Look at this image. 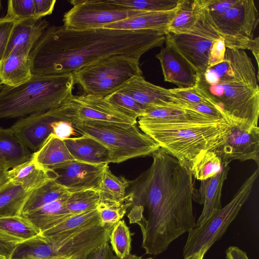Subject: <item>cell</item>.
<instances>
[{
	"label": "cell",
	"mask_w": 259,
	"mask_h": 259,
	"mask_svg": "<svg viewBox=\"0 0 259 259\" xmlns=\"http://www.w3.org/2000/svg\"><path fill=\"white\" fill-rule=\"evenodd\" d=\"M150 167L133 181L134 205L143 210L137 224L146 253L159 254L176 239L196 226L191 170L160 148Z\"/></svg>",
	"instance_id": "cell-1"
},
{
	"label": "cell",
	"mask_w": 259,
	"mask_h": 259,
	"mask_svg": "<svg viewBox=\"0 0 259 259\" xmlns=\"http://www.w3.org/2000/svg\"><path fill=\"white\" fill-rule=\"evenodd\" d=\"M167 33L155 30L100 28L77 30L63 25L49 26L29 55L34 75L73 73L107 57L140 59L162 46Z\"/></svg>",
	"instance_id": "cell-2"
},
{
	"label": "cell",
	"mask_w": 259,
	"mask_h": 259,
	"mask_svg": "<svg viewBox=\"0 0 259 259\" xmlns=\"http://www.w3.org/2000/svg\"><path fill=\"white\" fill-rule=\"evenodd\" d=\"M258 74L243 50L226 48L224 60L198 77L196 87L229 122L258 126Z\"/></svg>",
	"instance_id": "cell-3"
},
{
	"label": "cell",
	"mask_w": 259,
	"mask_h": 259,
	"mask_svg": "<svg viewBox=\"0 0 259 259\" xmlns=\"http://www.w3.org/2000/svg\"><path fill=\"white\" fill-rule=\"evenodd\" d=\"M138 119L140 130L191 171L206 152L225 143L231 126L224 118L194 110L167 120Z\"/></svg>",
	"instance_id": "cell-4"
},
{
	"label": "cell",
	"mask_w": 259,
	"mask_h": 259,
	"mask_svg": "<svg viewBox=\"0 0 259 259\" xmlns=\"http://www.w3.org/2000/svg\"><path fill=\"white\" fill-rule=\"evenodd\" d=\"M73 73L34 75L15 87L0 91V119L24 117L59 106L72 94Z\"/></svg>",
	"instance_id": "cell-5"
},
{
	"label": "cell",
	"mask_w": 259,
	"mask_h": 259,
	"mask_svg": "<svg viewBox=\"0 0 259 259\" xmlns=\"http://www.w3.org/2000/svg\"><path fill=\"white\" fill-rule=\"evenodd\" d=\"M81 135L90 137L109 151L111 163L152 155L160 147L137 124L115 122H81L73 125Z\"/></svg>",
	"instance_id": "cell-6"
},
{
	"label": "cell",
	"mask_w": 259,
	"mask_h": 259,
	"mask_svg": "<svg viewBox=\"0 0 259 259\" xmlns=\"http://www.w3.org/2000/svg\"><path fill=\"white\" fill-rule=\"evenodd\" d=\"M204 4L226 48L247 49L259 21L254 1L205 0Z\"/></svg>",
	"instance_id": "cell-7"
},
{
	"label": "cell",
	"mask_w": 259,
	"mask_h": 259,
	"mask_svg": "<svg viewBox=\"0 0 259 259\" xmlns=\"http://www.w3.org/2000/svg\"><path fill=\"white\" fill-rule=\"evenodd\" d=\"M83 94L105 98L135 76L142 75L140 59L125 55L105 57L72 73Z\"/></svg>",
	"instance_id": "cell-8"
},
{
	"label": "cell",
	"mask_w": 259,
	"mask_h": 259,
	"mask_svg": "<svg viewBox=\"0 0 259 259\" xmlns=\"http://www.w3.org/2000/svg\"><path fill=\"white\" fill-rule=\"evenodd\" d=\"M258 167L244 181L229 203L188 232L187 240L183 250L184 258L202 249L208 250L222 238L248 199L258 178Z\"/></svg>",
	"instance_id": "cell-9"
},
{
	"label": "cell",
	"mask_w": 259,
	"mask_h": 259,
	"mask_svg": "<svg viewBox=\"0 0 259 259\" xmlns=\"http://www.w3.org/2000/svg\"><path fill=\"white\" fill-rule=\"evenodd\" d=\"M221 37L213 25L202 0L200 14L192 28L184 33H168L165 38L196 70L199 76L209 67V53L213 44Z\"/></svg>",
	"instance_id": "cell-10"
},
{
	"label": "cell",
	"mask_w": 259,
	"mask_h": 259,
	"mask_svg": "<svg viewBox=\"0 0 259 259\" xmlns=\"http://www.w3.org/2000/svg\"><path fill=\"white\" fill-rule=\"evenodd\" d=\"M58 120L72 125L81 122L137 123V118L114 106L104 98L92 95H73L59 106L49 110Z\"/></svg>",
	"instance_id": "cell-11"
},
{
	"label": "cell",
	"mask_w": 259,
	"mask_h": 259,
	"mask_svg": "<svg viewBox=\"0 0 259 259\" xmlns=\"http://www.w3.org/2000/svg\"><path fill=\"white\" fill-rule=\"evenodd\" d=\"M72 8L63 15V25L77 30L103 28L146 12L128 9L111 0H72Z\"/></svg>",
	"instance_id": "cell-12"
},
{
	"label": "cell",
	"mask_w": 259,
	"mask_h": 259,
	"mask_svg": "<svg viewBox=\"0 0 259 259\" xmlns=\"http://www.w3.org/2000/svg\"><path fill=\"white\" fill-rule=\"evenodd\" d=\"M225 143L214 151L223 164L233 160L254 161L259 165V127L231 121Z\"/></svg>",
	"instance_id": "cell-13"
},
{
	"label": "cell",
	"mask_w": 259,
	"mask_h": 259,
	"mask_svg": "<svg viewBox=\"0 0 259 259\" xmlns=\"http://www.w3.org/2000/svg\"><path fill=\"white\" fill-rule=\"evenodd\" d=\"M76 160L65 163L53 171L56 181L69 192L97 190L105 166Z\"/></svg>",
	"instance_id": "cell-14"
},
{
	"label": "cell",
	"mask_w": 259,
	"mask_h": 259,
	"mask_svg": "<svg viewBox=\"0 0 259 259\" xmlns=\"http://www.w3.org/2000/svg\"><path fill=\"white\" fill-rule=\"evenodd\" d=\"M148 107H175L191 109L190 104L176 96L170 89L146 81L142 75L133 77L118 90Z\"/></svg>",
	"instance_id": "cell-15"
},
{
	"label": "cell",
	"mask_w": 259,
	"mask_h": 259,
	"mask_svg": "<svg viewBox=\"0 0 259 259\" xmlns=\"http://www.w3.org/2000/svg\"><path fill=\"white\" fill-rule=\"evenodd\" d=\"M165 46L155 55L159 60L164 79L178 85V88L195 87L198 79L196 70L165 38Z\"/></svg>",
	"instance_id": "cell-16"
},
{
	"label": "cell",
	"mask_w": 259,
	"mask_h": 259,
	"mask_svg": "<svg viewBox=\"0 0 259 259\" xmlns=\"http://www.w3.org/2000/svg\"><path fill=\"white\" fill-rule=\"evenodd\" d=\"M57 120L49 110L22 117L10 128L19 140L34 152L52 133L51 123Z\"/></svg>",
	"instance_id": "cell-17"
},
{
	"label": "cell",
	"mask_w": 259,
	"mask_h": 259,
	"mask_svg": "<svg viewBox=\"0 0 259 259\" xmlns=\"http://www.w3.org/2000/svg\"><path fill=\"white\" fill-rule=\"evenodd\" d=\"M229 169L228 164H223V167L219 172L201 181L199 190L194 189L193 199L200 204H203L202 211L196 223V226L201 224L222 208L221 201L222 190Z\"/></svg>",
	"instance_id": "cell-18"
},
{
	"label": "cell",
	"mask_w": 259,
	"mask_h": 259,
	"mask_svg": "<svg viewBox=\"0 0 259 259\" xmlns=\"http://www.w3.org/2000/svg\"><path fill=\"white\" fill-rule=\"evenodd\" d=\"M31 64L23 47L18 46L0 63V82L3 85L15 87L32 77Z\"/></svg>",
	"instance_id": "cell-19"
},
{
	"label": "cell",
	"mask_w": 259,
	"mask_h": 259,
	"mask_svg": "<svg viewBox=\"0 0 259 259\" xmlns=\"http://www.w3.org/2000/svg\"><path fill=\"white\" fill-rule=\"evenodd\" d=\"M75 160L96 165L111 163L108 149L96 140L85 135L64 140Z\"/></svg>",
	"instance_id": "cell-20"
},
{
	"label": "cell",
	"mask_w": 259,
	"mask_h": 259,
	"mask_svg": "<svg viewBox=\"0 0 259 259\" xmlns=\"http://www.w3.org/2000/svg\"><path fill=\"white\" fill-rule=\"evenodd\" d=\"M49 25V22L43 18H30L17 21L12 31L4 58L18 46L23 47L26 52L29 55Z\"/></svg>",
	"instance_id": "cell-21"
},
{
	"label": "cell",
	"mask_w": 259,
	"mask_h": 259,
	"mask_svg": "<svg viewBox=\"0 0 259 259\" xmlns=\"http://www.w3.org/2000/svg\"><path fill=\"white\" fill-rule=\"evenodd\" d=\"M9 181L31 192L49 181L55 179L53 171L39 165L31 157L26 161L10 169L7 173Z\"/></svg>",
	"instance_id": "cell-22"
},
{
	"label": "cell",
	"mask_w": 259,
	"mask_h": 259,
	"mask_svg": "<svg viewBox=\"0 0 259 259\" xmlns=\"http://www.w3.org/2000/svg\"><path fill=\"white\" fill-rule=\"evenodd\" d=\"M39 165L50 171L75 160L64 140L51 133L40 148L31 157Z\"/></svg>",
	"instance_id": "cell-23"
},
{
	"label": "cell",
	"mask_w": 259,
	"mask_h": 259,
	"mask_svg": "<svg viewBox=\"0 0 259 259\" xmlns=\"http://www.w3.org/2000/svg\"><path fill=\"white\" fill-rule=\"evenodd\" d=\"M177 7L171 11L146 12L137 16L118 21L103 28L122 30H155L168 32L169 26L175 17Z\"/></svg>",
	"instance_id": "cell-24"
},
{
	"label": "cell",
	"mask_w": 259,
	"mask_h": 259,
	"mask_svg": "<svg viewBox=\"0 0 259 259\" xmlns=\"http://www.w3.org/2000/svg\"><path fill=\"white\" fill-rule=\"evenodd\" d=\"M69 194L22 215L40 233L43 232L73 215L66 207V201Z\"/></svg>",
	"instance_id": "cell-25"
},
{
	"label": "cell",
	"mask_w": 259,
	"mask_h": 259,
	"mask_svg": "<svg viewBox=\"0 0 259 259\" xmlns=\"http://www.w3.org/2000/svg\"><path fill=\"white\" fill-rule=\"evenodd\" d=\"M98 225L101 226L99 213L96 208L74 214L40 234L49 238H60Z\"/></svg>",
	"instance_id": "cell-26"
},
{
	"label": "cell",
	"mask_w": 259,
	"mask_h": 259,
	"mask_svg": "<svg viewBox=\"0 0 259 259\" xmlns=\"http://www.w3.org/2000/svg\"><path fill=\"white\" fill-rule=\"evenodd\" d=\"M31 155L10 128L0 126V162L11 169L29 160Z\"/></svg>",
	"instance_id": "cell-27"
},
{
	"label": "cell",
	"mask_w": 259,
	"mask_h": 259,
	"mask_svg": "<svg viewBox=\"0 0 259 259\" xmlns=\"http://www.w3.org/2000/svg\"><path fill=\"white\" fill-rule=\"evenodd\" d=\"M9 259H63L50 240L39 235L16 245Z\"/></svg>",
	"instance_id": "cell-28"
},
{
	"label": "cell",
	"mask_w": 259,
	"mask_h": 259,
	"mask_svg": "<svg viewBox=\"0 0 259 259\" xmlns=\"http://www.w3.org/2000/svg\"><path fill=\"white\" fill-rule=\"evenodd\" d=\"M31 192L8 181L0 188V218L22 215L23 207Z\"/></svg>",
	"instance_id": "cell-29"
},
{
	"label": "cell",
	"mask_w": 259,
	"mask_h": 259,
	"mask_svg": "<svg viewBox=\"0 0 259 259\" xmlns=\"http://www.w3.org/2000/svg\"><path fill=\"white\" fill-rule=\"evenodd\" d=\"M70 193L55 179H52L30 193L23 207L22 214L35 210Z\"/></svg>",
	"instance_id": "cell-30"
},
{
	"label": "cell",
	"mask_w": 259,
	"mask_h": 259,
	"mask_svg": "<svg viewBox=\"0 0 259 259\" xmlns=\"http://www.w3.org/2000/svg\"><path fill=\"white\" fill-rule=\"evenodd\" d=\"M123 177L115 176L110 170L108 164L105 167L100 184L97 190L100 202H113L123 200L126 194V189L132 184Z\"/></svg>",
	"instance_id": "cell-31"
},
{
	"label": "cell",
	"mask_w": 259,
	"mask_h": 259,
	"mask_svg": "<svg viewBox=\"0 0 259 259\" xmlns=\"http://www.w3.org/2000/svg\"><path fill=\"white\" fill-rule=\"evenodd\" d=\"M40 233V232L22 215L0 218V236L18 244Z\"/></svg>",
	"instance_id": "cell-32"
},
{
	"label": "cell",
	"mask_w": 259,
	"mask_h": 259,
	"mask_svg": "<svg viewBox=\"0 0 259 259\" xmlns=\"http://www.w3.org/2000/svg\"><path fill=\"white\" fill-rule=\"evenodd\" d=\"M201 8L202 0H180L168 32L177 34L188 31L196 22Z\"/></svg>",
	"instance_id": "cell-33"
},
{
	"label": "cell",
	"mask_w": 259,
	"mask_h": 259,
	"mask_svg": "<svg viewBox=\"0 0 259 259\" xmlns=\"http://www.w3.org/2000/svg\"><path fill=\"white\" fill-rule=\"evenodd\" d=\"M133 194L130 192L124 198L113 202H100L97 209L101 226L115 225L120 221L128 207L132 205Z\"/></svg>",
	"instance_id": "cell-34"
},
{
	"label": "cell",
	"mask_w": 259,
	"mask_h": 259,
	"mask_svg": "<svg viewBox=\"0 0 259 259\" xmlns=\"http://www.w3.org/2000/svg\"><path fill=\"white\" fill-rule=\"evenodd\" d=\"M100 197L96 190H86L71 193L66 201L68 212L74 215L97 208Z\"/></svg>",
	"instance_id": "cell-35"
},
{
	"label": "cell",
	"mask_w": 259,
	"mask_h": 259,
	"mask_svg": "<svg viewBox=\"0 0 259 259\" xmlns=\"http://www.w3.org/2000/svg\"><path fill=\"white\" fill-rule=\"evenodd\" d=\"M128 9L145 12H164L176 9L180 0H111Z\"/></svg>",
	"instance_id": "cell-36"
},
{
	"label": "cell",
	"mask_w": 259,
	"mask_h": 259,
	"mask_svg": "<svg viewBox=\"0 0 259 259\" xmlns=\"http://www.w3.org/2000/svg\"><path fill=\"white\" fill-rule=\"evenodd\" d=\"M112 250L116 256L123 258L130 254L131 234L124 220H120L114 226L109 236Z\"/></svg>",
	"instance_id": "cell-37"
},
{
	"label": "cell",
	"mask_w": 259,
	"mask_h": 259,
	"mask_svg": "<svg viewBox=\"0 0 259 259\" xmlns=\"http://www.w3.org/2000/svg\"><path fill=\"white\" fill-rule=\"evenodd\" d=\"M223 167L221 157L214 151L206 152L196 162L191 170L192 176L202 181L219 172Z\"/></svg>",
	"instance_id": "cell-38"
},
{
	"label": "cell",
	"mask_w": 259,
	"mask_h": 259,
	"mask_svg": "<svg viewBox=\"0 0 259 259\" xmlns=\"http://www.w3.org/2000/svg\"><path fill=\"white\" fill-rule=\"evenodd\" d=\"M104 98L114 106L137 119L143 115L146 108L128 95L119 90Z\"/></svg>",
	"instance_id": "cell-39"
},
{
	"label": "cell",
	"mask_w": 259,
	"mask_h": 259,
	"mask_svg": "<svg viewBox=\"0 0 259 259\" xmlns=\"http://www.w3.org/2000/svg\"><path fill=\"white\" fill-rule=\"evenodd\" d=\"M15 21L38 18L35 15L33 0H10L8 1L6 16Z\"/></svg>",
	"instance_id": "cell-40"
},
{
	"label": "cell",
	"mask_w": 259,
	"mask_h": 259,
	"mask_svg": "<svg viewBox=\"0 0 259 259\" xmlns=\"http://www.w3.org/2000/svg\"><path fill=\"white\" fill-rule=\"evenodd\" d=\"M170 91L176 96L189 104H204L219 109L214 103L202 94L196 86L188 88L170 89Z\"/></svg>",
	"instance_id": "cell-41"
},
{
	"label": "cell",
	"mask_w": 259,
	"mask_h": 259,
	"mask_svg": "<svg viewBox=\"0 0 259 259\" xmlns=\"http://www.w3.org/2000/svg\"><path fill=\"white\" fill-rule=\"evenodd\" d=\"M16 21L6 16L0 18V63L5 57Z\"/></svg>",
	"instance_id": "cell-42"
},
{
	"label": "cell",
	"mask_w": 259,
	"mask_h": 259,
	"mask_svg": "<svg viewBox=\"0 0 259 259\" xmlns=\"http://www.w3.org/2000/svg\"><path fill=\"white\" fill-rule=\"evenodd\" d=\"M52 133L58 138L65 140L75 135L77 132L69 122L57 120L51 123Z\"/></svg>",
	"instance_id": "cell-43"
},
{
	"label": "cell",
	"mask_w": 259,
	"mask_h": 259,
	"mask_svg": "<svg viewBox=\"0 0 259 259\" xmlns=\"http://www.w3.org/2000/svg\"><path fill=\"white\" fill-rule=\"evenodd\" d=\"M226 51V47L224 39L221 37L215 40L210 49L208 61L209 67L222 62L224 59Z\"/></svg>",
	"instance_id": "cell-44"
},
{
	"label": "cell",
	"mask_w": 259,
	"mask_h": 259,
	"mask_svg": "<svg viewBox=\"0 0 259 259\" xmlns=\"http://www.w3.org/2000/svg\"><path fill=\"white\" fill-rule=\"evenodd\" d=\"M35 15L38 18L51 15L55 7L56 0H33Z\"/></svg>",
	"instance_id": "cell-45"
},
{
	"label": "cell",
	"mask_w": 259,
	"mask_h": 259,
	"mask_svg": "<svg viewBox=\"0 0 259 259\" xmlns=\"http://www.w3.org/2000/svg\"><path fill=\"white\" fill-rule=\"evenodd\" d=\"M108 242L103 243L93 250L83 259H113L114 255Z\"/></svg>",
	"instance_id": "cell-46"
},
{
	"label": "cell",
	"mask_w": 259,
	"mask_h": 259,
	"mask_svg": "<svg viewBox=\"0 0 259 259\" xmlns=\"http://www.w3.org/2000/svg\"><path fill=\"white\" fill-rule=\"evenodd\" d=\"M226 254L227 259H249L246 253L237 246L229 247Z\"/></svg>",
	"instance_id": "cell-47"
},
{
	"label": "cell",
	"mask_w": 259,
	"mask_h": 259,
	"mask_svg": "<svg viewBox=\"0 0 259 259\" xmlns=\"http://www.w3.org/2000/svg\"><path fill=\"white\" fill-rule=\"evenodd\" d=\"M247 49L251 51L256 59L257 65H258L259 58V37L253 38L248 42Z\"/></svg>",
	"instance_id": "cell-48"
},
{
	"label": "cell",
	"mask_w": 259,
	"mask_h": 259,
	"mask_svg": "<svg viewBox=\"0 0 259 259\" xmlns=\"http://www.w3.org/2000/svg\"><path fill=\"white\" fill-rule=\"evenodd\" d=\"M9 169L7 165L0 162V188L9 181L7 173Z\"/></svg>",
	"instance_id": "cell-49"
},
{
	"label": "cell",
	"mask_w": 259,
	"mask_h": 259,
	"mask_svg": "<svg viewBox=\"0 0 259 259\" xmlns=\"http://www.w3.org/2000/svg\"><path fill=\"white\" fill-rule=\"evenodd\" d=\"M207 251V250L205 249H202L198 252L185 257L184 259H203Z\"/></svg>",
	"instance_id": "cell-50"
},
{
	"label": "cell",
	"mask_w": 259,
	"mask_h": 259,
	"mask_svg": "<svg viewBox=\"0 0 259 259\" xmlns=\"http://www.w3.org/2000/svg\"><path fill=\"white\" fill-rule=\"evenodd\" d=\"M142 257H141V256H138L136 255H135V254H128V255H127L126 256H125V257L123 258H120L119 257H118L117 256H116V255L114 256V257L113 258V259H141Z\"/></svg>",
	"instance_id": "cell-51"
},
{
	"label": "cell",
	"mask_w": 259,
	"mask_h": 259,
	"mask_svg": "<svg viewBox=\"0 0 259 259\" xmlns=\"http://www.w3.org/2000/svg\"><path fill=\"white\" fill-rule=\"evenodd\" d=\"M2 9V1H0V15H1Z\"/></svg>",
	"instance_id": "cell-52"
},
{
	"label": "cell",
	"mask_w": 259,
	"mask_h": 259,
	"mask_svg": "<svg viewBox=\"0 0 259 259\" xmlns=\"http://www.w3.org/2000/svg\"><path fill=\"white\" fill-rule=\"evenodd\" d=\"M3 84H2V83H1V82H0V91H1V89H2V87H3Z\"/></svg>",
	"instance_id": "cell-53"
},
{
	"label": "cell",
	"mask_w": 259,
	"mask_h": 259,
	"mask_svg": "<svg viewBox=\"0 0 259 259\" xmlns=\"http://www.w3.org/2000/svg\"><path fill=\"white\" fill-rule=\"evenodd\" d=\"M141 259H153L152 257H148V258H142Z\"/></svg>",
	"instance_id": "cell-54"
},
{
	"label": "cell",
	"mask_w": 259,
	"mask_h": 259,
	"mask_svg": "<svg viewBox=\"0 0 259 259\" xmlns=\"http://www.w3.org/2000/svg\"><path fill=\"white\" fill-rule=\"evenodd\" d=\"M78 259H83V258H78Z\"/></svg>",
	"instance_id": "cell-55"
}]
</instances>
